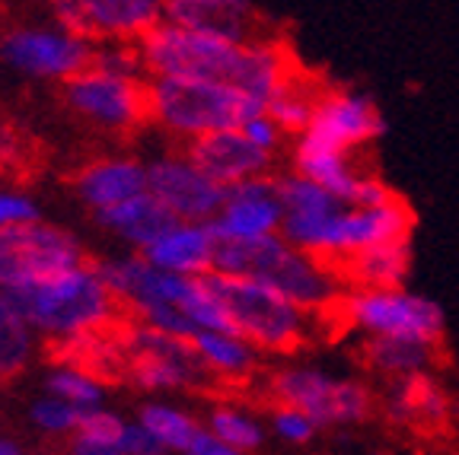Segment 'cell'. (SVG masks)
I'll use <instances>...</instances> for the list:
<instances>
[{"label":"cell","instance_id":"obj_1","mask_svg":"<svg viewBox=\"0 0 459 455\" xmlns=\"http://www.w3.org/2000/svg\"><path fill=\"white\" fill-rule=\"evenodd\" d=\"M137 51L143 57V71L151 77L214 80L252 96L262 106L287 80L297 77L287 45L265 36L252 42H230L163 20L137 42Z\"/></svg>","mask_w":459,"mask_h":455},{"label":"cell","instance_id":"obj_2","mask_svg":"<svg viewBox=\"0 0 459 455\" xmlns=\"http://www.w3.org/2000/svg\"><path fill=\"white\" fill-rule=\"evenodd\" d=\"M214 270L272 287L307 315L332 313L342 299L335 270L307 252L294 249L287 239H281V233L252 242H217Z\"/></svg>","mask_w":459,"mask_h":455},{"label":"cell","instance_id":"obj_3","mask_svg":"<svg viewBox=\"0 0 459 455\" xmlns=\"http://www.w3.org/2000/svg\"><path fill=\"white\" fill-rule=\"evenodd\" d=\"M4 296L13 303L32 331L55 341L100 335L118 315V303L100 284L93 264H80L51 280L4 293Z\"/></svg>","mask_w":459,"mask_h":455},{"label":"cell","instance_id":"obj_4","mask_svg":"<svg viewBox=\"0 0 459 455\" xmlns=\"http://www.w3.org/2000/svg\"><path fill=\"white\" fill-rule=\"evenodd\" d=\"M265 112L252 96L227 83L188 77H151L147 80V118L169 134L198 141L217 131H239L246 121Z\"/></svg>","mask_w":459,"mask_h":455},{"label":"cell","instance_id":"obj_5","mask_svg":"<svg viewBox=\"0 0 459 455\" xmlns=\"http://www.w3.org/2000/svg\"><path fill=\"white\" fill-rule=\"evenodd\" d=\"M204 284L233 322L237 338L265 354H290L307 338V313L265 284L230 274H204Z\"/></svg>","mask_w":459,"mask_h":455},{"label":"cell","instance_id":"obj_6","mask_svg":"<svg viewBox=\"0 0 459 455\" xmlns=\"http://www.w3.org/2000/svg\"><path fill=\"white\" fill-rule=\"evenodd\" d=\"M344 322L360 328L367 338H399V341L434 344L444 338L446 315L440 303L411 293L405 287L399 290H351L335 303Z\"/></svg>","mask_w":459,"mask_h":455},{"label":"cell","instance_id":"obj_7","mask_svg":"<svg viewBox=\"0 0 459 455\" xmlns=\"http://www.w3.org/2000/svg\"><path fill=\"white\" fill-rule=\"evenodd\" d=\"M80 264H86L83 245L65 227L36 220L0 229V293L42 284Z\"/></svg>","mask_w":459,"mask_h":455},{"label":"cell","instance_id":"obj_8","mask_svg":"<svg viewBox=\"0 0 459 455\" xmlns=\"http://www.w3.org/2000/svg\"><path fill=\"white\" fill-rule=\"evenodd\" d=\"M268 391L278 405L303 411L316 427L360 424L373 411V391L358 379H335L316 366H287L272 373Z\"/></svg>","mask_w":459,"mask_h":455},{"label":"cell","instance_id":"obj_9","mask_svg":"<svg viewBox=\"0 0 459 455\" xmlns=\"http://www.w3.org/2000/svg\"><path fill=\"white\" fill-rule=\"evenodd\" d=\"M122 348L128 356L131 385L141 391H176V389H198L208 382L211 373L201 366L192 341L160 335L153 328L128 322L122 335Z\"/></svg>","mask_w":459,"mask_h":455},{"label":"cell","instance_id":"obj_10","mask_svg":"<svg viewBox=\"0 0 459 455\" xmlns=\"http://www.w3.org/2000/svg\"><path fill=\"white\" fill-rule=\"evenodd\" d=\"M96 45L57 26H13L0 36V57L36 80H74L93 64Z\"/></svg>","mask_w":459,"mask_h":455},{"label":"cell","instance_id":"obj_11","mask_svg":"<svg viewBox=\"0 0 459 455\" xmlns=\"http://www.w3.org/2000/svg\"><path fill=\"white\" fill-rule=\"evenodd\" d=\"M386 134L380 108L360 93H325L316 102V112L297 150H323V153H351L354 147Z\"/></svg>","mask_w":459,"mask_h":455},{"label":"cell","instance_id":"obj_12","mask_svg":"<svg viewBox=\"0 0 459 455\" xmlns=\"http://www.w3.org/2000/svg\"><path fill=\"white\" fill-rule=\"evenodd\" d=\"M65 102L80 115L93 121L102 131H131L147 118V83L137 80L108 77V73L86 67L65 83Z\"/></svg>","mask_w":459,"mask_h":455},{"label":"cell","instance_id":"obj_13","mask_svg":"<svg viewBox=\"0 0 459 455\" xmlns=\"http://www.w3.org/2000/svg\"><path fill=\"white\" fill-rule=\"evenodd\" d=\"M147 192L182 223H211L227 201V188L195 169L186 153L147 163Z\"/></svg>","mask_w":459,"mask_h":455},{"label":"cell","instance_id":"obj_14","mask_svg":"<svg viewBox=\"0 0 459 455\" xmlns=\"http://www.w3.org/2000/svg\"><path fill=\"white\" fill-rule=\"evenodd\" d=\"M281 223H284V207L278 201L274 176H265L227 188L221 214L208 227L217 236V242H252L278 236Z\"/></svg>","mask_w":459,"mask_h":455},{"label":"cell","instance_id":"obj_15","mask_svg":"<svg viewBox=\"0 0 459 455\" xmlns=\"http://www.w3.org/2000/svg\"><path fill=\"white\" fill-rule=\"evenodd\" d=\"M186 159L223 188H233L249 178H265L274 163V157L246 141L243 131H217V134L188 141Z\"/></svg>","mask_w":459,"mask_h":455},{"label":"cell","instance_id":"obj_16","mask_svg":"<svg viewBox=\"0 0 459 455\" xmlns=\"http://www.w3.org/2000/svg\"><path fill=\"white\" fill-rule=\"evenodd\" d=\"M151 268L179 278H204L214 270L217 236L208 223H176L169 233L160 236L153 245L137 252Z\"/></svg>","mask_w":459,"mask_h":455},{"label":"cell","instance_id":"obj_17","mask_svg":"<svg viewBox=\"0 0 459 455\" xmlns=\"http://www.w3.org/2000/svg\"><path fill=\"white\" fill-rule=\"evenodd\" d=\"M163 20L172 26L230 39V42L258 39L255 7L246 0H169L163 4Z\"/></svg>","mask_w":459,"mask_h":455},{"label":"cell","instance_id":"obj_18","mask_svg":"<svg viewBox=\"0 0 459 455\" xmlns=\"http://www.w3.org/2000/svg\"><path fill=\"white\" fill-rule=\"evenodd\" d=\"M74 192L93 214L118 207L125 201L147 192V166L131 157H106L93 159L90 166L77 172Z\"/></svg>","mask_w":459,"mask_h":455},{"label":"cell","instance_id":"obj_19","mask_svg":"<svg viewBox=\"0 0 459 455\" xmlns=\"http://www.w3.org/2000/svg\"><path fill=\"white\" fill-rule=\"evenodd\" d=\"M83 4L86 42H141L163 22L157 0H80Z\"/></svg>","mask_w":459,"mask_h":455},{"label":"cell","instance_id":"obj_20","mask_svg":"<svg viewBox=\"0 0 459 455\" xmlns=\"http://www.w3.org/2000/svg\"><path fill=\"white\" fill-rule=\"evenodd\" d=\"M386 417L399 427H440L450 417V399L430 373L395 379L386 399Z\"/></svg>","mask_w":459,"mask_h":455},{"label":"cell","instance_id":"obj_21","mask_svg":"<svg viewBox=\"0 0 459 455\" xmlns=\"http://www.w3.org/2000/svg\"><path fill=\"white\" fill-rule=\"evenodd\" d=\"M96 223H100L106 233L128 242L131 249L143 252L147 245H153L160 236L169 233V229L182 220H176V217H172L151 192H143V194H137V198L125 201V204L100 210V214H96Z\"/></svg>","mask_w":459,"mask_h":455},{"label":"cell","instance_id":"obj_22","mask_svg":"<svg viewBox=\"0 0 459 455\" xmlns=\"http://www.w3.org/2000/svg\"><path fill=\"white\" fill-rule=\"evenodd\" d=\"M409 268H411L409 242H393V245L360 252V255L335 264L332 270H335L338 278L358 284V290H399Z\"/></svg>","mask_w":459,"mask_h":455},{"label":"cell","instance_id":"obj_23","mask_svg":"<svg viewBox=\"0 0 459 455\" xmlns=\"http://www.w3.org/2000/svg\"><path fill=\"white\" fill-rule=\"evenodd\" d=\"M192 348L198 354L201 366L211 376H221L227 382H243L258 370V350L237 335H217V331H198L192 338Z\"/></svg>","mask_w":459,"mask_h":455},{"label":"cell","instance_id":"obj_24","mask_svg":"<svg viewBox=\"0 0 459 455\" xmlns=\"http://www.w3.org/2000/svg\"><path fill=\"white\" fill-rule=\"evenodd\" d=\"M294 172L329 192L342 207L354 204V194L364 178L344 153H323V150H294Z\"/></svg>","mask_w":459,"mask_h":455},{"label":"cell","instance_id":"obj_25","mask_svg":"<svg viewBox=\"0 0 459 455\" xmlns=\"http://www.w3.org/2000/svg\"><path fill=\"white\" fill-rule=\"evenodd\" d=\"M364 363L380 376L405 379L415 373H428V363L434 356V348L415 341H399V338H367L364 350H360Z\"/></svg>","mask_w":459,"mask_h":455},{"label":"cell","instance_id":"obj_26","mask_svg":"<svg viewBox=\"0 0 459 455\" xmlns=\"http://www.w3.org/2000/svg\"><path fill=\"white\" fill-rule=\"evenodd\" d=\"M137 424L163 446V452H182V455L188 452L195 436L204 430L195 414L182 411L176 405H166V401H147V405H141Z\"/></svg>","mask_w":459,"mask_h":455},{"label":"cell","instance_id":"obj_27","mask_svg":"<svg viewBox=\"0 0 459 455\" xmlns=\"http://www.w3.org/2000/svg\"><path fill=\"white\" fill-rule=\"evenodd\" d=\"M36 350V331L26 325L16 306L0 293V382L26 370Z\"/></svg>","mask_w":459,"mask_h":455},{"label":"cell","instance_id":"obj_28","mask_svg":"<svg viewBox=\"0 0 459 455\" xmlns=\"http://www.w3.org/2000/svg\"><path fill=\"white\" fill-rule=\"evenodd\" d=\"M211 436L223 442V446L237 449V452L249 455L255 449H262L265 442V427H262V420L252 417L249 411L237 405H214L208 411V424H204Z\"/></svg>","mask_w":459,"mask_h":455},{"label":"cell","instance_id":"obj_29","mask_svg":"<svg viewBox=\"0 0 459 455\" xmlns=\"http://www.w3.org/2000/svg\"><path fill=\"white\" fill-rule=\"evenodd\" d=\"M45 395L67 401L77 411H96L106 401V385L93 376V373L80 370V366H67L57 363L45 373Z\"/></svg>","mask_w":459,"mask_h":455},{"label":"cell","instance_id":"obj_30","mask_svg":"<svg viewBox=\"0 0 459 455\" xmlns=\"http://www.w3.org/2000/svg\"><path fill=\"white\" fill-rule=\"evenodd\" d=\"M316 96L300 77L287 80L281 86L278 93L265 102V115L278 124L284 134H297L303 137V131L309 128V121H313V112H316Z\"/></svg>","mask_w":459,"mask_h":455},{"label":"cell","instance_id":"obj_31","mask_svg":"<svg viewBox=\"0 0 459 455\" xmlns=\"http://www.w3.org/2000/svg\"><path fill=\"white\" fill-rule=\"evenodd\" d=\"M274 188H278V201L284 207V217H329L342 210L329 192L313 185L309 178L297 176V172H284L274 176Z\"/></svg>","mask_w":459,"mask_h":455},{"label":"cell","instance_id":"obj_32","mask_svg":"<svg viewBox=\"0 0 459 455\" xmlns=\"http://www.w3.org/2000/svg\"><path fill=\"white\" fill-rule=\"evenodd\" d=\"M80 417H83V411L71 408L67 401L55 399V395H39V399L29 405L32 427L48 436H77Z\"/></svg>","mask_w":459,"mask_h":455},{"label":"cell","instance_id":"obj_33","mask_svg":"<svg viewBox=\"0 0 459 455\" xmlns=\"http://www.w3.org/2000/svg\"><path fill=\"white\" fill-rule=\"evenodd\" d=\"M96 71L108 73V77H122V80H137L141 83L143 73V57L137 51V45L128 42H102V48L93 51V64Z\"/></svg>","mask_w":459,"mask_h":455},{"label":"cell","instance_id":"obj_34","mask_svg":"<svg viewBox=\"0 0 459 455\" xmlns=\"http://www.w3.org/2000/svg\"><path fill=\"white\" fill-rule=\"evenodd\" d=\"M125 427H128V420H125L122 414L108 411V408H96V411H83L77 436L86 442H100V446L118 449V442H122V436H125Z\"/></svg>","mask_w":459,"mask_h":455},{"label":"cell","instance_id":"obj_35","mask_svg":"<svg viewBox=\"0 0 459 455\" xmlns=\"http://www.w3.org/2000/svg\"><path fill=\"white\" fill-rule=\"evenodd\" d=\"M272 430L284 442H294V446H303V442H309L316 434H319V427H316L307 414L297 411V408H287V405H278L272 411Z\"/></svg>","mask_w":459,"mask_h":455},{"label":"cell","instance_id":"obj_36","mask_svg":"<svg viewBox=\"0 0 459 455\" xmlns=\"http://www.w3.org/2000/svg\"><path fill=\"white\" fill-rule=\"evenodd\" d=\"M36 220H42V214H39V204L26 192L0 188V229L20 227V223H36Z\"/></svg>","mask_w":459,"mask_h":455},{"label":"cell","instance_id":"obj_37","mask_svg":"<svg viewBox=\"0 0 459 455\" xmlns=\"http://www.w3.org/2000/svg\"><path fill=\"white\" fill-rule=\"evenodd\" d=\"M239 131H243L246 141H249L252 147L262 150V153H268V157H274V153L281 150V141H284V131H281L265 112L255 115L252 121H246V124Z\"/></svg>","mask_w":459,"mask_h":455},{"label":"cell","instance_id":"obj_38","mask_svg":"<svg viewBox=\"0 0 459 455\" xmlns=\"http://www.w3.org/2000/svg\"><path fill=\"white\" fill-rule=\"evenodd\" d=\"M399 198V194L393 192V188L383 182V178L377 176H364L358 185V194H354V204L351 207H364V210H370V207H383V204H393V201Z\"/></svg>","mask_w":459,"mask_h":455},{"label":"cell","instance_id":"obj_39","mask_svg":"<svg viewBox=\"0 0 459 455\" xmlns=\"http://www.w3.org/2000/svg\"><path fill=\"white\" fill-rule=\"evenodd\" d=\"M118 452L122 455H166L163 446H160V442L153 440V436L147 434L137 420H128L122 442H118Z\"/></svg>","mask_w":459,"mask_h":455},{"label":"cell","instance_id":"obj_40","mask_svg":"<svg viewBox=\"0 0 459 455\" xmlns=\"http://www.w3.org/2000/svg\"><path fill=\"white\" fill-rule=\"evenodd\" d=\"M186 455H243V452H237V449H230V446H223L217 436H211L208 430H201L198 436H195V442L188 446V452Z\"/></svg>","mask_w":459,"mask_h":455},{"label":"cell","instance_id":"obj_41","mask_svg":"<svg viewBox=\"0 0 459 455\" xmlns=\"http://www.w3.org/2000/svg\"><path fill=\"white\" fill-rule=\"evenodd\" d=\"M67 455H122V452L115 446H100V442H86V440H80V436H71Z\"/></svg>","mask_w":459,"mask_h":455},{"label":"cell","instance_id":"obj_42","mask_svg":"<svg viewBox=\"0 0 459 455\" xmlns=\"http://www.w3.org/2000/svg\"><path fill=\"white\" fill-rule=\"evenodd\" d=\"M0 455H26V452H22L13 440H4V436H0Z\"/></svg>","mask_w":459,"mask_h":455}]
</instances>
